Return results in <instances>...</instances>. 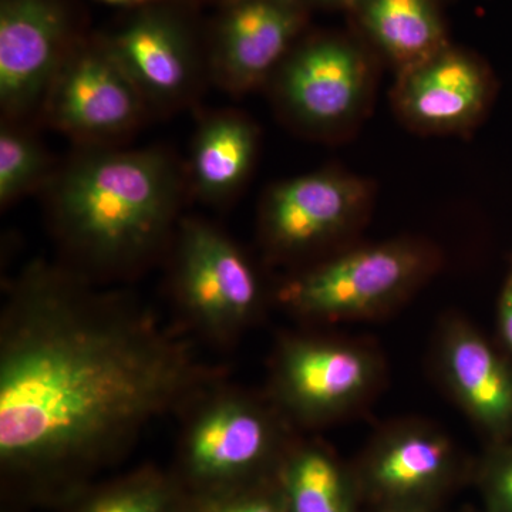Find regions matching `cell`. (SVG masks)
<instances>
[{
	"instance_id": "obj_18",
	"label": "cell",
	"mask_w": 512,
	"mask_h": 512,
	"mask_svg": "<svg viewBox=\"0 0 512 512\" xmlns=\"http://www.w3.org/2000/svg\"><path fill=\"white\" fill-rule=\"evenodd\" d=\"M285 512H350L338 464L318 448L292 457L285 471Z\"/></svg>"
},
{
	"instance_id": "obj_8",
	"label": "cell",
	"mask_w": 512,
	"mask_h": 512,
	"mask_svg": "<svg viewBox=\"0 0 512 512\" xmlns=\"http://www.w3.org/2000/svg\"><path fill=\"white\" fill-rule=\"evenodd\" d=\"M275 436L261 407L244 397L218 394L202 403L188 424L185 471L202 493L234 487L271 453Z\"/></svg>"
},
{
	"instance_id": "obj_11",
	"label": "cell",
	"mask_w": 512,
	"mask_h": 512,
	"mask_svg": "<svg viewBox=\"0 0 512 512\" xmlns=\"http://www.w3.org/2000/svg\"><path fill=\"white\" fill-rule=\"evenodd\" d=\"M107 45L148 109L177 110L200 93L205 77L200 57L187 29L171 13H140Z\"/></svg>"
},
{
	"instance_id": "obj_1",
	"label": "cell",
	"mask_w": 512,
	"mask_h": 512,
	"mask_svg": "<svg viewBox=\"0 0 512 512\" xmlns=\"http://www.w3.org/2000/svg\"><path fill=\"white\" fill-rule=\"evenodd\" d=\"M211 380L190 345L153 316L32 266L3 311L2 468L43 478L96 466Z\"/></svg>"
},
{
	"instance_id": "obj_16",
	"label": "cell",
	"mask_w": 512,
	"mask_h": 512,
	"mask_svg": "<svg viewBox=\"0 0 512 512\" xmlns=\"http://www.w3.org/2000/svg\"><path fill=\"white\" fill-rule=\"evenodd\" d=\"M349 10L397 74L448 46L436 0H355Z\"/></svg>"
},
{
	"instance_id": "obj_2",
	"label": "cell",
	"mask_w": 512,
	"mask_h": 512,
	"mask_svg": "<svg viewBox=\"0 0 512 512\" xmlns=\"http://www.w3.org/2000/svg\"><path fill=\"white\" fill-rule=\"evenodd\" d=\"M185 181L163 150L82 147L47 185L53 225L84 264L120 271L147 261L170 235Z\"/></svg>"
},
{
	"instance_id": "obj_5",
	"label": "cell",
	"mask_w": 512,
	"mask_h": 512,
	"mask_svg": "<svg viewBox=\"0 0 512 512\" xmlns=\"http://www.w3.org/2000/svg\"><path fill=\"white\" fill-rule=\"evenodd\" d=\"M177 249L175 286L188 315L221 338L244 326L261 301L258 278L244 252L200 220L181 221Z\"/></svg>"
},
{
	"instance_id": "obj_22",
	"label": "cell",
	"mask_w": 512,
	"mask_h": 512,
	"mask_svg": "<svg viewBox=\"0 0 512 512\" xmlns=\"http://www.w3.org/2000/svg\"><path fill=\"white\" fill-rule=\"evenodd\" d=\"M500 323L505 343L512 349V275L501 301Z\"/></svg>"
},
{
	"instance_id": "obj_10",
	"label": "cell",
	"mask_w": 512,
	"mask_h": 512,
	"mask_svg": "<svg viewBox=\"0 0 512 512\" xmlns=\"http://www.w3.org/2000/svg\"><path fill=\"white\" fill-rule=\"evenodd\" d=\"M369 190L360 178L318 171L276 184L262 205V232L279 254H298L328 241L356 220Z\"/></svg>"
},
{
	"instance_id": "obj_14",
	"label": "cell",
	"mask_w": 512,
	"mask_h": 512,
	"mask_svg": "<svg viewBox=\"0 0 512 512\" xmlns=\"http://www.w3.org/2000/svg\"><path fill=\"white\" fill-rule=\"evenodd\" d=\"M258 130L244 114L217 111L205 117L192 140L190 184L198 197L221 204L247 181L258 153Z\"/></svg>"
},
{
	"instance_id": "obj_17",
	"label": "cell",
	"mask_w": 512,
	"mask_h": 512,
	"mask_svg": "<svg viewBox=\"0 0 512 512\" xmlns=\"http://www.w3.org/2000/svg\"><path fill=\"white\" fill-rule=\"evenodd\" d=\"M450 460V446L440 434L406 430L387 441L373 464V478L383 490L407 494L440 478Z\"/></svg>"
},
{
	"instance_id": "obj_21",
	"label": "cell",
	"mask_w": 512,
	"mask_h": 512,
	"mask_svg": "<svg viewBox=\"0 0 512 512\" xmlns=\"http://www.w3.org/2000/svg\"><path fill=\"white\" fill-rule=\"evenodd\" d=\"M194 512H282L271 498L239 493L234 487L204 491Z\"/></svg>"
},
{
	"instance_id": "obj_3",
	"label": "cell",
	"mask_w": 512,
	"mask_h": 512,
	"mask_svg": "<svg viewBox=\"0 0 512 512\" xmlns=\"http://www.w3.org/2000/svg\"><path fill=\"white\" fill-rule=\"evenodd\" d=\"M148 106L109 45L73 46L57 72L42 117L83 147L113 146Z\"/></svg>"
},
{
	"instance_id": "obj_25",
	"label": "cell",
	"mask_w": 512,
	"mask_h": 512,
	"mask_svg": "<svg viewBox=\"0 0 512 512\" xmlns=\"http://www.w3.org/2000/svg\"><path fill=\"white\" fill-rule=\"evenodd\" d=\"M103 2L111 3V5H124V3L131 2V0H103Z\"/></svg>"
},
{
	"instance_id": "obj_23",
	"label": "cell",
	"mask_w": 512,
	"mask_h": 512,
	"mask_svg": "<svg viewBox=\"0 0 512 512\" xmlns=\"http://www.w3.org/2000/svg\"><path fill=\"white\" fill-rule=\"evenodd\" d=\"M497 493L508 510H512V464L505 468L503 474L498 478Z\"/></svg>"
},
{
	"instance_id": "obj_15",
	"label": "cell",
	"mask_w": 512,
	"mask_h": 512,
	"mask_svg": "<svg viewBox=\"0 0 512 512\" xmlns=\"http://www.w3.org/2000/svg\"><path fill=\"white\" fill-rule=\"evenodd\" d=\"M443 363L454 393L474 419L491 430L510 426L512 376L485 340L456 326L444 342Z\"/></svg>"
},
{
	"instance_id": "obj_9",
	"label": "cell",
	"mask_w": 512,
	"mask_h": 512,
	"mask_svg": "<svg viewBox=\"0 0 512 512\" xmlns=\"http://www.w3.org/2000/svg\"><path fill=\"white\" fill-rule=\"evenodd\" d=\"M303 22L302 0H232L218 23L212 79L232 94L268 82L291 53Z\"/></svg>"
},
{
	"instance_id": "obj_24",
	"label": "cell",
	"mask_w": 512,
	"mask_h": 512,
	"mask_svg": "<svg viewBox=\"0 0 512 512\" xmlns=\"http://www.w3.org/2000/svg\"><path fill=\"white\" fill-rule=\"evenodd\" d=\"M305 5L322 6V8L350 9L355 0H302Z\"/></svg>"
},
{
	"instance_id": "obj_19",
	"label": "cell",
	"mask_w": 512,
	"mask_h": 512,
	"mask_svg": "<svg viewBox=\"0 0 512 512\" xmlns=\"http://www.w3.org/2000/svg\"><path fill=\"white\" fill-rule=\"evenodd\" d=\"M56 171L39 138L23 123L2 121L0 130V204L9 207L39 188H47Z\"/></svg>"
},
{
	"instance_id": "obj_7",
	"label": "cell",
	"mask_w": 512,
	"mask_h": 512,
	"mask_svg": "<svg viewBox=\"0 0 512 512\" xmlns=\"http://www.w3.org/2000/svg\"><path fill=\"white\" fill-rule=\"evenodd\" d=\"M62 0L0 2V106L3 121L28 124L43 104L70 50Z\"/></svg>"
},
{
	"instance_id": "obj_20",
	"label": "cell",
	"mask_w": 512,
	"mask_h": 512,
	"mask_svg": "<svg viewBox=\"0 0 512 512\" xmlns=\"http://www.w3.org/2000/svg\"><path fill=\"white\" fill-rule=\"evenodd\" d=\"M79 512H177V498L165 478L141 473L92 495Z\"/></svg>"
},
{
	"instance_id": "obj_4",
	"label": "cell",
	"mask_w": 512,
	"mask_h": 512,
	"mask_svg": "<svg viewBox=\"0 0 512 512\" xmlns=\"http://www.w3.org/2000/svg\"><path fill=\"white\" fill-rule=\"evenodd\" d=\"M429 264L427 252L410 242L357 249L293 279L282 301L303 315H365L409 291Z\"/></svg>"
},
{
	"instance_id": "obj_26",
	"label": "cell",
	"mask_w": 512,
	"mask_h": 512,
	"mask_svg": "<svg viewBox=\"0 0 512 512\" xmlns=\"http://www.w3.org/2000/svg\"><path fill=\"white\" fill-rule=\"evenodd\" d=\"M138 2H148V0H138Z\"/></svg>"
},
{
	"instance_id": "obj_12",
	"label": "cell",
	"mask_w": 512,
	"mask_h": 512,
	"mask_svg": "<svg viewBox=\"0 0 512 512\" xmlns=\"http://www.w3.org/2000/svg\"><path fill=\"white\" fill-rule=\"evenodd\" d=\"M488 79L473 56L450 45L399 73L394 103L410 126L430 133L466 130L483 113Z\"/></svg>"
},
{
	"instance_id": "obj_6",
	"label": "cell",
	"mask_w": 512,
	"mask_h": 512,
	"mask_svg": "<svg viewBox=\"0 0 512 512\" xmlns=\"http://www.w3.org/2000/svg\"><path fill=\"white\" fill-rule=\"evenodd\" d=\"M286 116L316 133L355 119L366 103L370 69L365 53L343 37H318L291 50L274 76Z\"/></svg>"
},
{
	"instance_id": "obj_13",
	"label": "cell",
	"mask_w": 512,
	"mask_h": 512,
	"mask_svg": "<svg viewBox=\"0 0 512 512\" xmlns=\"http://www.w3.org/2000/svg\"><path fill=\"white\" fill-rule=\"evenodd\" d=\"M372 377V362L360 350L295 340L279 355L276 384L293 413L303 419H319L359 399Z\"/></svg>"
}]
</instances>
